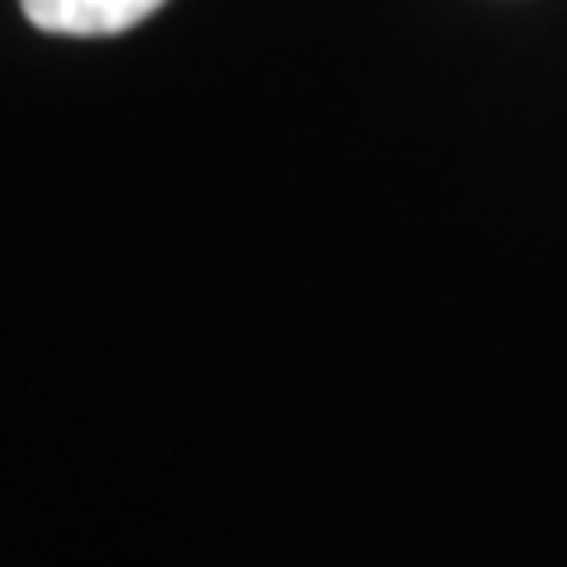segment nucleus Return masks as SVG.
I'll return each mask as SVG.
<instances>
[{"instance_id": "nucleus-1", "label": "nucleus", "mask_w": 567, "mask_h": 567, "mask_svg": "<svg viewBox=\"0 0 567 567\" xmlns=\"http://www.w3.org/2000/svg\"><path fill=\"white\" fill-rule=\"evenodd\" d=\"M29 24L43 33H62V39H110L142 24L156 14L166 0H20Z\"/></svg>"}]
</instances>
